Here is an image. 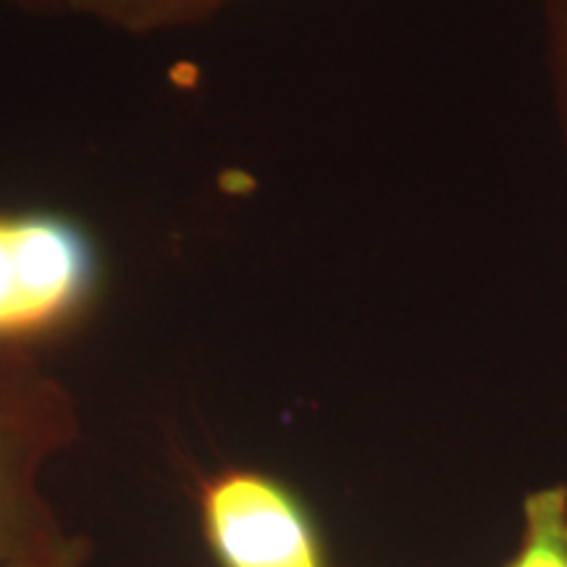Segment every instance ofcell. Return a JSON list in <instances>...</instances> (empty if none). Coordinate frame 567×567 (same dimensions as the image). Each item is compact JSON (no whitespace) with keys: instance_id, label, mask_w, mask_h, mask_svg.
Listing matches in <instances>:
<instances>
[{"instance_id":"cell-1","label":"cell","mask_w":567,"mask_h":567,"mask_svg":"<svg viewBox=\"0 0 567 567\" xmlns=\"http://www.w3.org/2000/svg\"><path fill=\"white\" fill-rule=\"evenodd\" d=\"M74 394L32 347L0 344V563L45 555L71 536L42 494V471L80 442Z\"/></svg>"},{"instance_id":"cell-4","label":"cell","mask_w":567,"mask_h":567,"mask_svg":"<svg viewBox=\"0 0 567 567\" xmlns=\"http://www.w3.org/2000/svg\"><path fill=\"white\" fill-rule=\"evenodd\" d=\"M229 3L234 0H71L69 11L103 21L113 30L153 34L195 24Z\"/></svg>"},{"instance_id":"cell-3","label":"cell","mask_w":567,"mask_h":567,"mask_svg":"<svg viewBox=\"0 0 567 567\" xmlns=\"http://www.w3.org/2000/svg\"><path fill=\"white\" fill-rule=\"evenodd\" d=\"M203 528L224 567H326L302 507L258 471H224L203 484Z\"/></svg>"},{"instance_id":"cell-2","label":"cell","mask_w":567,"mask_h":567,"mask_svg":"<svg viewBox=\"0 0 567 567\" xmlns=\"http://www.w3.org/2000/svg\"><path fill=\"white\" fill-rule=\"evenodd\" d=\"M101 289L103 258L87 226L55 210H0V344L61 334Z\"/></svg>"},{"instance_id":"cell-5","label":"cell","mask_w":567,"mask_h":567,"mask_svg":"<svg viewBox=\"0 0 567 567\" xmlns=\"http://www.w3.org/2000/svg\"><path fill=\"white\" fill-rule=\"evenodd\" d=\"M544 40L557 126L567 158V0H544Z\"/></svg>"},{"instance_id":"cell-7","label":"cell","mask_w":567,"mask_h":567,"mask_svg":"<svg viewBox=\"0 0 567 567\" xmlns=\"http://www.w3.org/2000/svg\"><path fill=\"white\" fill-rule=\"evenodd\" d=\"M17 3L27 6H53V9H71V0H17Z\"/></svg>"},{"instance_id":"cell-6","label":"cell","mask_w":567,"mask_h":567,"mask_svg":"<svg viewBox=\"0 0 567 567\" xmlns=\"http://www.w3.org/2000/svg\"><path fill=\"white\" fill-rule=\"evenodd\" d=\"M87 542L82 536H71L66 544L45 551V555L11 559V563H0V567H87Z\"/></svg>"}]
</instances>
